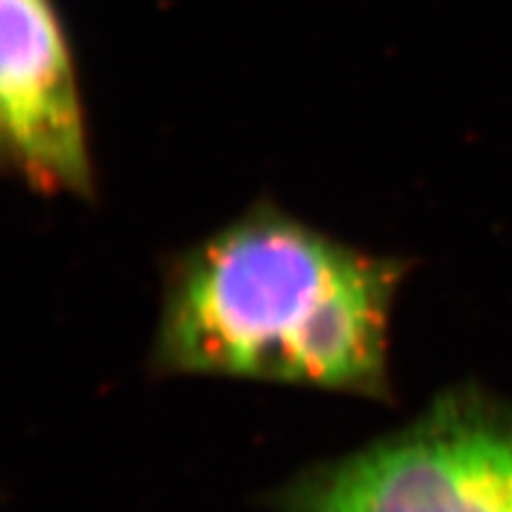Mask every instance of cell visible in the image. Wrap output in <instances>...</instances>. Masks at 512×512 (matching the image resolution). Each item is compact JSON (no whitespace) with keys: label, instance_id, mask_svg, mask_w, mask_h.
Here are the masks:
<instances>
[{"label":"cell","instance_id":"7a4b0ae2","mask_svg":"<svg viewBox=\"0 0 512 512\" xmlns=\"http://www.w3.org/2000/svg\"><path fill=\"white\" fill-rule=\"evenodd\" d=\"M271 512H512V401L463 382L399 430L287 479Z\"/></svg>","mask_w":512,"mask_h":512},{"label":"cell","instance_id":"6da1fadb","mask_svg":"<svg viewBox=\"0 0 512 512\" xmlns=\"http://www.w3.org/2000/svg\"><path fill=\"white\" fill-rule=\"evenodd\" d=\"M411 268L254 202L166 264L152 375L392 401V318Z\"/></svg>","mask_w":512,"mask_h":512},{"label":"cell","instance_id":"3957f363","mask_svg":"<svg viewBox=\"0 0 512 512\" xmlns=\"http://www.w3.org/2000/svg\"><path fill=\"white\" fill-rule=\"evenodd\" d=\"M0 143L31 192L93 202L79 72L53 0H0Z\"/></svg>","mask_w":512,"mask_h":512}]
</instances>
